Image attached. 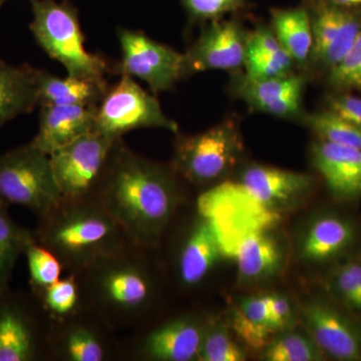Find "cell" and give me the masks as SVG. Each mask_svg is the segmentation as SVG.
Masks as SVG:
<instances>
[{
    "label": "cell",
    "mask_w": 361,
    "mask_h": 361,
    "mask_svg": "<svg viewBox=\"0 0 361 361\" xmlns=\"http://www.w3.org/2000/svg\"><path fill=\"white\" fill-rule=\"evenodd\" d=\"M223 254L215 228L198 208V214L192 218L171 251L175 284L185 292L200 288Z\"/></svg>",
    "instance_id": "cell-14"
},
{
    "label": "cell",
    "mask_w": 361,
    "mask_h": 361,
    "mask_svg": "<svg viewBox=\"0 0 361 361\" xmlns=\"http://www.w3.org/2000/svg\"><path fill=\"white\" fill-rule=\"evenodd\" d=\"M116 334L89 307L63 322H49L47 361L122 360Z\"/></svg>",
    "instance_id": "cell-11"
},
{
    "label": "cell",
    "mask_w": 361,
    "mask_h": 361,
    "mask_svg": "<svg viewBox=\"0 0 361 361\" xmlns=\"http://www.w3.org/2000/svg\"><path fill=\"white\" fill-rule=\"evenodd\" d=\"M155 248L128 241L78 273L87 307L115 331L130 332L153 319L161 290Z\"/></svg>",
    "instance_id": "cell-2"
},
{
    "label": "cell",
    "mask_w": 361,
    "mask_h": 361,
    "mask_svg": "<svg viewBox=\"0 0 361 361\" xmlns=\"http://www.w3.org/2000/svg\"><path fill=\"white\" fill-rule=\"evenodd\" d=\"M140 129L179 133L177 122L166 116L154 94L142 89L134 78L121 75L120 80L106 90L97 106L94 130L118 140Z\"/></svg>",
    "instance_id": "cell-8"
},
{
    "label": "cell",
    "mask_w": 361,
    "mask_h": 361,
    "mask_svg": "<svg viewBox=\"0 0 361 361\" xmlns=\"http://www.w3.org/2000/svg\"><path fill=\"white\" fill-rule=\"evenodd\" d=\"M242 152L238 128L224 121L198 134L178 135L170 167L190 184L209 186L231 172Z\"/></svg>",
    "instance_id": "cell-5"
},
{
    "label": "cell",
    "mask_w": 361,
    "mask_h": 361,
    "mask_svg": "<svg viewBox=\"0 0 361 361\" xmlns=\"http://www.w3.org/2000/svg\"><path fill=\"white\" fill-rule=\"evenodd\" d=\"M30 28L45 54L59 61L71 77L106 82L108 63L85 47L78 11L73 4L56 0H30Z\"/></svg>",
    "instance_id": "cell-4"
},
{
    "label": "cell",
    "mask_w": 361,
    "mask_h": 361,
    "mask_svg": "<svg viewBox=\"0 0 361 361\" xmlns=\"http://www.w3.org/2000/svg\"><path fill=\"white\" fill-rule=\"evenodd\" d=\"M180 2L192 20L210 23L237 11L247 0H180Z\"/></svg>",
    "instance_id": "cell-36"
},
{
    "label": "cell",
    "mask_w": 361,
    "mask_h": 361,
    "mask_svg": "<svg viewBox=\"0 0 361 361\" xmlns=\"http://www.w3.org/2000/svg\"><path fill=\"white\" fill-rule=\"evenodd\" d=\"M329 1L346 8H361V0H329Z\"/></svg>",
    "instance_id": "cell-40"
},
{
    "label": "cell",
    "mask_w": 361,
    "mask_h": 361,
    "mask_svg": "<svg viewBox=\"0 0 361 361\" xmlns=\"http://www.w3.org/2000/svg\"><path fill=\"white\" fill-rule=\"evenodd\" d=\"M248 32L238 21H210L185 52L186 75L207 71H236L244 68Z\"/></svg>",
    "instance_id": "cell-15"
},
{
    "label": "cell",
    "mask_w": 361,
    "mask_h": 361,
    "mask_svg": "<svg viewBox=\"0 0 361 361\" xmlns=\"http://www.w3.org/2000/svg\"><path fill=\"white\" fill-rule=\"evenodd\" d=\"M116 35L122 51L121 75L146 82L155 96L168 92L187 77L184 54L139 30L118 27Z\"/></svg>",
    "instance_id": "cell-12"
},
{
    "label": "cell",
    "mask_w": 361,
    "mask_h": 361,
    "mask_svg": "<svg viewBox=\"0 0 361 361\" xmlns=\"http://www.w3.org/2000/svg\"><path fill=\"white\" fill-rule=\"evenodd\" d=\"M302 318L308 334L324 355L341 361L361 360V329L336 306L310 301L302 308Z\"/></svg>",
    "instance_id": "cell-16"
},
{
    "label": "cell",
    "mask_w": 361,
    "mask_h": 361,
    "mask_svg": "<svg viewBox=\"0 0 361 361\" xmlns=\"http://www.w3.org/2000/svg\"><path fill=\"white\" fill-rule=\"evenodd\" d=\"M37 85L40 106H97L109 90L106 82L68 75L59 78L39 68Z\"/></svg>",
    "instance_id": "cell-22"
},
{
    "label": "cell",
    "mask_w": 361,
    "mask_h": 361,
    "mask_svg": "<svg viewBox=\"0 0 361 361\" xmlns=\"http://www.w3.org/2000/svg\"><path fill=\"white\" fill-rule=\"evenodd\" d=\"M294 66L295 63L285 49L274 54L246 56L244 75L254 80H269L292 73Z\"/></svg>",
    "instance_id": "cell-34"
},
{
    "label": "cell",
    "mask_w": 361,
    "mask_h": 361,
    "mask_svg": "<svg viewBox=\"0 0 361 361\" xmlns=\"http://www.w3.org/2000/svg\"><path fill=\"white\" fill-rule=\"evenodd\" d=\"M30 272V290L33 295H39L51 285L61 278L63 267L56 256L37 240L30 243L25 252Z\"/></svg>",
    "instance_id": "cell-31"
},
{
    "label": "cell",
    "mask_w": 361,
    "mask_h": 361,
    "mask_svg": "<svg viewBox=\"0 0 361 361\" xmlns=\"http://www.w3.org/2000/svg\"><path fill=\"white\" fill-rule=\"evenodd\" d=\"M120 140L94 130L49 155L61 200L94 198L111 152Z\"/></svg>",
    "instance_id": "cell-9"
},
{
    "label": "cell",
    "mask_w": 361,
    "mask_h": 361,
    "mask_svg": "<svg viewBox=\"0 0 361 361\" xmlns=\"http://www.w3.org/2000/svg\"><path fill=\"white\" fill-rule=\"evenodd\" d=\"M284 49L272 28L259 25L248 32L246 40V56L269 54Z\"/></svg>",
    "instance_id": "cell-38"
},
{
    "label": "cell",
    "mask_w": 361,
    "mask_h": 361,
    "mask_svg": "<svg viewBox=\"0 0 361 361\" xmlns=\"http://www.w3.org/2000/svg\"><path fill=\"white\" fill-rule=\"evenodd\" d=\"M324 353L310 334L287 331L279 334L263 349V360L267 361H315Z\"/></svg>",
    "instance_id": "cell-30"
},
{
    "label": "cell",
    "mask_w": 361,
    "mask_h": 361,
    "mask_svg": "<svg viewBox=\"0 0 361 361\" xmlns=\"http://www.w3.org/2000/svg\"><path fill=\"white\" fill-rule=\"evenodd\" d=\"M240 280L247 283L263 281L277 272L281 265V249L264 231L253 232L240 241L234 253Z\"/></svg>",
    "instance_id": "cell-24"
},
{
    "label": "cell",
    "mask_w": 361,
    "mask_h": 361,
    "mask_svg": "<svg viewBox=\"0 0 361 361\" xmlns=\"http://www.w3.org/2000/svg\"><path fill=\"white\" fill-rule=\"evenodd\" d=\"M206 319L184 313L149 320L121 338L122 360L194 361L198 358Z\"/></svg>",
    "instance_id": "cell-7"
},
{
    "label": "cell",
    "mask_w": 361,
    "mask_h": 361,
    "mask_svg": "<svg viewBox=\"0 0 361 361\" xmlns=\"http://www.w3.org/2000/svg\"><path fill=\"white\" fill-rule=\"evenodd\" d=\"M326 109L361 130V97L351 92H334L326 97Z\"/></svg>",
    "instance_id": "cell-37"
},
{
    "label": "cell",
    "mask_w": 361,
    "mask_h": 361,
    "mask_svg": "<svg viewBox=\"0 0 361 361\" xmlns=\"http://www.w3.org/2000/svg\"><path fill=\"white\" fill-rule=\"evenodd\" d=\"M311 158L334 200L348 203L361 199V149L318 139Z\"/></svg>",
    "instance_id": "cell-18"
},
{
    "label": "cell",
    "mask_w": 361,
    "mask_h": 361,
    "mask_svg": "<svg viewBox=\"0 0 361 361\" xmlns=\"http://www.w3.org/2000/svg\"><path fill=\"white\" fill-rule=\"evenodd\" d=\"M33 233L37 243L56 256L65 272L75 274L129 241L96 198L61 200L39 217Z\"/></svg>",
    "instance_id": "cell-3"
},
{
    "label": "cell",
    "mask_w": 361,
    "mask_h": 361,
    "mask_svg": "<svg viewBox=\"0 0 361 361\" xmlns=\"http://www.w3.org/2000/svg\"><path fill=\"white\" fill-rule=\"evenodd\" d=\"M305 84L303 75L293 73L263 80L241 75L236 80L235 90L252 110L289 120L302 115Z\"/></svg>",
    "instance_id": "cell-17"
},
{
    "label": "cell",
    "mask_w": 361,
    "mask_h": 361,
    "mask_svg": "<svg viewBox=\"0 0 361 361\" xmlns=\"http://www.w3.org/2000/svg\"><path fill=\"white\" fill-rule=\"evenodd\" d=\"M355 239L356 229L353 222L341 216H322L308 228L301 253L310 262H327L348 251Z\"/></svg>",
    "instance_id": "cell-21"
},
{
    "label": "cell",
    "mask_w": 361,
    "mask_h": 361,
    "mask_svg": "<svg viewBox=\"0 0 361 361\" xmlns=\"http://www.w3.org/2000/svg\"><path fill=\"white\" fill-rule=\"evenodd\" d=\"M35 233L18 225L0 202V292L9 289V282L18 259L35 241Z\"/></svg>",
    "instance_id": "cell-27"
},
{
    "label": "cell",
    "mask_w": 361,
    "mask_h": 361,
    "mask_svg": "<svg viewBox=\"0 0 361 361\" xmlns=\"http://www.w3.org/2000/svg\"><path fill=\"white\" fill-rule=\"evenodd\" d=\"M37 73L32 66H11L0 59V127L39 106Z\"/></svg>",
    "instance_id": "cell-23"
},
{
    "label": "cell",
    "mask_w": 361,
    "mask_h": 361,
    "mask_svg": "<svg viewBox=\"0 0 361 361\" xmlns=\"http://www.w3.org/2000/svg\"><path fill=\"white\" fill-rule=\"evenodd\" d=\"M271 25L282 47L295 65H310L313 35L307 7L272 9Z\"/></svg>",
    "instance_id": "cell-25"
},
{
    "label": "cell",
    "mask_w": 361,
    "mask_h": 361,
    "mask_svg": "<svg viewBox=\"0 0 361 361\" xmlns=\"http://www.w3.org/2000/svg\"><path fill=\"white\" fill-rule=\"evenodd\" d=\"M35 298L52 322H63L87 308L82 284L75 273H66Z\"/></svg>",
    "instance_id": "cell-28"
},
{
    "label": "cell",
    "mask_w": 361,
    "mask_h": 361,
    "mask_svg": "<svg viewBox=\"0 0 361 361\" xmlns=\"http://www.w3.org/2000/svg\"><path fill=\"white\" fill-rule=\"evenodd\" d=\"M180 178L169 166L135 153L120 140L94 198L137 245L157 248L185 203Z\"/></svg>",
    "instance_id": "cell-1"
},
{
    "label": "cell",
    "mask_w": 361,
    "mask_h": 361,
    "mask_svg": "<svg viewBox=\"0 0 361 361\" xmlns=\"http://www.w3.org/2000/svg\"><path fill=\"white\" fill-rule=\"evenodd\" d=\"M232 329L243 343L252 349H264L273 339L268 295L243 299L234 311Z\"/></svg>",
    "instance_id": "cell-26"
},
{
    "label": "cell",
    "mask_w": 361,
    "mask_h": 361,
    "mask_svg": "<svg viewBox=\"0 0 361 361\" xmlns=\"http://www.w3.org/2000/svg\"><path fill=\"white\" fill-rule=\"evenodd\" d=\"M49 320L33 294L0 292V361H47Z\"/></svg>",
    "instance_id": "cell-10"
},
{
    "label": "cell",
    "mask_w": 361,
    "mask_h": 361,
    "mask_svg": "<svg viewBox=\"0 0 361 361\" xmlns=\"http://www.w3.org/2000/svg\"><path fill=\"white\" fill-rule=\"evenodd\" d=\"M313 47L310 65L329 73L348 54L361 30V8H346L329 0H310L307 6Z\"/></svg>",
    "instance_id": "cell-13"
},
{
    "label": "cell",
    "mask_w": 361,
    "mask_h": 361,
    "mask_svg": "<svg viewBox=\"0 0 361 361\" xmlns=\"http://www.w3.org/2000/svg\"><path fill=\"white\" fill-rule=\"evenodd\" d=\"M271 329L275 334L287 331L293 322V311L286 296L279 293L268 295Z\"/></svg>",
    "instance_id": "cell-39"
},
{
    "label": "cell",
    "mask_w": 361,
    "mask_h": 361,
    "mask_svg": "<svg viewBox=\"0 0 361 361\" xmlns=\"http://www.w3.org/2000/svg\"><path fill=\"white\" fill-rule=\"evenodd\" d=\"M97 106H40L39 130L30 144L47 155L96 128Z\"/></svg>",
    "instance_id": "cell-20"
},
{
    "label": "cell",
    "mask_w": 361,
    "mask_h": 361,
    "mask_svg": "<svg viewBox=\"0 0 361 361\" xmlns=\"http://www.w3.org/2000/svg\"><path fill=\"white\" fill-rule=\"evenodd\" d=\"M0 202L42 217L61 202L51 159L30 142L0 154Z\"/></svg>",
    "instance_id": "cell-6"
},
{
    "label": "cell",
    "mask_w": 361,
    "mask_h": 361,
    "mask_svg": "<svg viewBox=\"0 0 361 361\" xmlns=\"http://www.w3.org/2000/svg\"><path fill=\"white\" fill-rule=\"evenodd\" d=\"M246 355L234 341L224 324L206 319L198 361H243Z\"/></svg>",
    "instance_id": "cell-32"
},
{
    "label": "cell",
    "mask_w": 361,
    "mask_h": 361,
    "mask_svg": "<svg viewBox=\"0 0 361 361\" xmlns=\"http://www.w3.org/2000/svg\"><path fill=\"white\" fill-rule=\"evenodd\" d=\"M6 1H8V0H0V8H1V6H4Z\"/></svg>",
    "instance_id": "cell-41"
},
{
    "label": "cell",
    "mask_w": 361,
    "mask_h": 361,
    "mask_svg": "<svg viewBox=\"0 0 361 361\" xmlns=\"http://www.w3.org/2000/svg\"><path fill=\"white\" fill-rule=\"evenodd\" d=\"M330 286L334 289L339 302L346 310L360 314V287L351 259L341 263L334 270L330 276Z\"/></svg>",
    "instance_id": "cell-35"
},
{
    "label": "cell",
    "mask_w": 361,
    "mask_h": 361,
    "mask_svg": "<svg viewBox=\"0 0 361 361\" xmlns=\"http://www.w3.org/2000/svg\"><path fill=\"white\" fill-rule=\"evenodd\" d=\"M239 184L266 208L287 205L303 197L313 186L311 176L253 164L242 171Z\"/></svg>",
    "instance_id": "cell-19"
},
{
    "label": "cell",
    "mask_w": 361,
    "mask_h": 361,
    "mask_svg": "<svg viewBox=\"0 0 361 361\" xmlns=\"http://www.w3.org/2000/svg\"><path fill=\"white\" fill-rule=\"evenodd\" d=\"M327 82L334 92L361 90V30L348 54L327 73Z\"/></svg>",
    "instance_id": "cell-33"
},
{
    "label": "cell",
    "mask_w": 361,
    "mask_h": 361,
    "mask_svg": "<svg viewBox=\"0 0 361 361\" xmlns=\"http://www.w3.org/2000/svg\"><path fill=\"white\" fill-rule=\"evenodd\" d=\"M304 123L319 140L338 146L361 149L360 128L329 109L304 116Z\"/></svg>",
    "instance_id": "cell-29"
}]
</instances>
